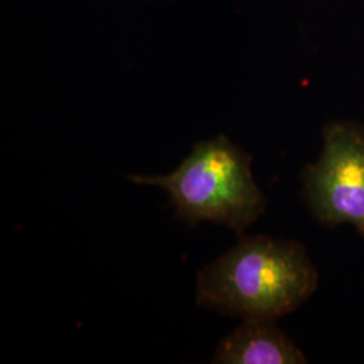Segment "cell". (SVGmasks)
<instances>
[{"instance_id":"1","label":"cell","mask_w":364,"mask_h":364,"mask_svg":"<svg viewBox=\"0 0 364 364\" xmlns=\"http://www.w3.org/2000/svg\"><path fill=\"white\" fill-rule=\"evenodd\" d=\"M318 272L302 245L245 236L198 273L196 299L242 320H277L312 297Z\"/></svg>"},{"instance_id":"3","label":"cell","mask_w":364,"mask_h":364,"mask_svg":"<svg viewBox=\"0 0 364 364\" xmlns=\"http://www.w3.org/2000/svg\"><path fill=\"white\" fill-rule=\"evenodd\" d=\"M323 135L321 156L302 173L304 198L320 223L352 224L364 239V127L335 122Z\"/></svg>"},{"instance_id":"4","label":"cell","mask_w":364,"mask_h":364,"mask_svg":"<svg viewBox=\"0 0 364 364\" xmlns=\"http://www.w3.org/2000/svg\"><path fill=\"white\" fill-rule=\"evenodd\" d=\"M212 363L301 364L306 358L274 320H245L220 340Z\"/></svg>"},{"instance_id":"2","label":"cell","mask_w":364,"mask_h":364,"mask_svg":"<svg viewBox=\"0 0 364 364\" xmlns=\"http://www.w3.org/2000/svg\"><path fill=\"white\" fill-rule=\"evenodd\" d=\"M251 156L219 135L195 144L180 166L164 176H129L138 185L164 189L176 219L196 227L215 223L243 234L266 209L254 180Z\"/></svg>"}]
</instances>
